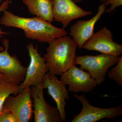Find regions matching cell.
Instances as JSON below:
<instances>
[{
  "mask_svg": "<svg viewBox=\"0 0 122 122\" xmlns=\"http://www.w3.org/2000/svg\"><path fill=\"white\" fill-rule=\"evenodd\" d=\"M0 23L5 26L21 29L26 38L37 40L42 43H48L68 34L63 28H57L40 18L21 17L7 10L3 12Z\"/></svg>",
  "mask_w": 122,
  "mask_h": 122,
  "instance_id": "6da1fadb",
  "label": "cell"
},
{
  "mask_svg": "<svg viewBox=\"0 0 122 122\" xmlns=\"http://www.w3.org/2000/svg\"><path fill=\"white\" fill-rule=\"evenodd\" d=\"M45 55L49 72L61 75L76 64L77 43L71 37L65 36L48 43Z\"/></svg>",
  "mask_w": 122,
  "mask_h": 122,
  "instance_id": "7a4b0ae2",
  "label": "cell"
},
{
  "mask_svg": "<svg viewBox=\"0 0 122 122\" xmlns=\"http://www.w3.org/2000/svg\"><path fill=\"white\" fill-rule=\"evenodd\" d=\"M119 58L117 56L103 54L79 56L76 57V64L88 72L95 80L97 86H99L105 81L108 69L117 62Z\"/></svg>",
  "mask_w": 122,
  "mask_h": 122,
  "instance_id": "3957f363",
  "label": "cell"
},
{
  "mask_svg": "<svg viewBox=\"0 0 122 122\" xmlns=\"http://www.w3.org/2000/svg\"><path fill=\"white\" fill-rule=\"evenodd\" d=\"M1 41L5 50L0 52V73L8 81L20 85L25 78L27 67L22 66L15 55L12 56L9 54L8 40L4 39Z\"/></svg>",
  "mask_w": 122,
  "mask_h": 122,
  "instance_id": "277c9868",
  "label": "cell"
},
{
  "mask_svg": "<svg viewBox=\"0 0 122 122\" xmlns=\"http://www.w3.org/2000/svg\"><path fill=\"white\" fill-rule=\"evenodd\" d=\"M30 57V62L27 67L25 78L20 85V93L26 87H30L43 82L44 77L49 72L45 58L41 56L31 42L27 45Z\"/></svg>",
  "mask_w": 122,
  "mask_h": 122,
  "instance_id": "5b68a950",
  "label": "cell"
},
{
  "mask_svg": "<svg viewBox=\"0 0 122 122\" xmlns=\"http://www.w3.org/2000/svg\"><path fill=\"white\" fill-rule=\"evenodd\" d=\"M81 102L82 109L80 113L74 117L72 122H95L104 118H114L122 115V107L101 108L93 106L84 94L73 95Z\"/></svg>",
  "mask_w": 122,
  "mask_h": 122,
  "instance_id": "8992f818",
  "label": "cell"
},
{
  "mask_svg": "<svg viewBox=\"0 0 122 122\" xmlns=\"http://www.w3.org/2000/svg\"><path fill=\"white\" fill-rule=\"evenodd\" d=\"M43 82L33 86L31 97L33 99L35 122H61V116L57 108L51 106L44 98Z\"/></svg>",
  "mask_w": 122,
  "mask_h": 122,
  "instance_id": "52a82bcc",
  "label": "cell"
},
{
  "mask_svg": "<svg viewBox=\"0 0 122 122\" xmlns=\"http://www.w3.org/2000/svg\"><path fill=\"white\" fill-rule=\"evenodd\" d=\"M31 88L26 87L16 96H9L2 107L12 111L18 122H28L32 118L33 102Z\"/></svg>",
  "mask_w": 122,
  "mask_h": 122,
  "instance_id": "ba28073f",
  "label": "cell"
},
{
  "mask_svg": "<svg viewBox=\"0 0 122 122\" xmlns=\"http://www.w3.org/2000/svg\"><path fill=\"white\" fill-rule=\"evenodd\" d=\"M82 48L87 50L95 51L103 54L117 56L122 53V45L114 41L111 31L105 26L94 33Z\"/></svg>",
  "mask_w": 122,
  "mask_h": 122,
  "instance_id": "9c48e42d",
  "label": "cell"
},
{
  "mask_svg": "<svg viewBox=\"0 0 122 122\" xmlns=\"http://www.w3.org/2000/svg\"><path fill=\"white\" fill-rule=\"evenodd\" d=\"M61 81L69 86L68 90L71 92L88 93L97 86L96 81L88 72L74 65L61 75Z\"/></svg>",
  "mask_w": 122,
  "mask_h": 122,
  "instance_id": "30bf717a",
  "label": "cell"
},
{
  "mask_svg": "<svg viewBox=\"0 0 122 122\" xmlns=\"http://www.w3.org/2000/svg\"><path fill=\"white\" fill-rule=\"evenodd\" d=\"M52 11L54 20L61 23L64 29L73 20L93 13L81 8L73 0H53Z\"/></svg>",
  "mask_w": 122,
  "mask_h": 122,
  "instance_id": "8fae6325",
  "label": "cell"
},
{
  "mask_svg": "<svg viewBox=\"0 0 122 122\" xmlns=\"http://www.w3.org/2000/svg\"><path fill=\"white\" fill-rule=\"evenodd\" d=\"M43 84L44 89H47V93L56 103L62 122H66V116L65 106L66 103L65 100L70 99L66 85L58 80L55 75L49 72L44 77Z\"/></svg>",
  "mask_w": 122,
  "mask_h": 122,
  "instance_id": "7c38bea8",
  "label": "cell"
},
{
  "mask_svg": "<svg viewBox=\"0 0 122 122\" xmlns=\"http://www.w3.org/2000/svg\"><path fill=\"white\" fill-rule=\"evenodd\" d=\"M106 7L104 4L100 5L97 13L92 18L87 20L77 21L71 27L70 36L77 43L79 49L82 48L93 34L95 24L105 12Z\"/></svg>",
  "mask_w": 122,
  "mask_h": 122,
  "instance_id": "4fadbf2b",
  "label": "cell"
},
{
  "mask_svg": "<svg viewBox=\"0 0 122 122\" xmlns=\"http://www.w3.org/2000/svg\"><path fill=\"white\" fill-rule=\"evenodd\" d=\"M22 2L32 15L50 23L54 22L53 0H22Z\"/></svg>",
  "mask_w": 122,
  "mask_h": 122,
  "instance_id": "5bb4252c",
  "label": "cell"
},
{
  "mask_svg": "<svg viewBox=\"0 0 122 122\" xmlns=\"http://www.w3.org/2000/svg\"><path fill=\"white\" fill-rule=\"evenodd\" d=\"M20 85L9 82L5 78H0V112L9 96H16L20 93Z\"/></svg>",
  "mask_w": 122,
  "mask_h": 122,
  "instance_id": "9a60e30c",
  "label": "cell"
},
{
  "mask_svg": "<svg viewBox=\"0 0 122 122\" xmlns=\"http://www.w3.org/2000/svg\"><path fill=\"white\" fill-rule=\"evenodd\" d=\"M117 65L110 70L108 74L109 78L116 82L119 86H122V57H119Z\"/></svg>",
  "mask_w": 122,
  "mask_h": 122,
  "instance_id": "2e32d148",
  "label": "cell"
},
{
  "mask_svg": "<svg viewBox=\"0 0 122 122\" xmlns=\"http://www.w3.org/2000/svg\"><path fill=\"white\" fill-rule=\"evenodd\" d=\"M0 122H18L12 111L2 107L0 112Z\"/></svg>",
  "mask_w": 122,
  "mask_h": 122,
  "instance_id": "e0dca14e",
  "label": "cell"
},
{
  "mask_svg": "<svg viewBox=\"0 0 122 122\" xmlns=\"http://www.w3.org/2000/svg\"><path fill=\"white\" fill-rule=\"evenodd\" d=\"M102 2L106 6L109 5H111L110 8L106 10V11L108 13H111L116 8L121 6L122 5V0H99Z\"/></svg>",
  "mask_w": 122,
  "mask_h": 122,
  "instance_id": "ac0fdd59",
  "label": "cell"
},
{
  "mask_svg": "<svg viewBox=\"0 0 122 122\" xmlns=\"http://www.w3.org/2000/svg\"><path fill=\"white\" fill-rule=\"evenodd\" d=\"M11 3V0H6L4 1L1 5L0 6V12H4L5 10H7L9 9V5ZM10 33L7 32L2 30L1 28H0V41L1 39L4 37L5 35H9Z\"/></svg>",
  "mask_w": 122,
  "mask_h": 122,
  "instance_id": "d6986e66",
  "label": "cell"
},
{
  "mask_svg": "<svg viewBox=\"0 0 122 122\" xmlns=\"http://www.w3.org/2000/svg\"><path fill=\"white\" fill-rule=\"evenodd\" d=\"M83 0H73V1L75 3L81 2V1H83Z\"/></svg>",
  "mask_w": 122,
  "mask_h": 122,
  "instance_id": "ffe728a7",
  "label": "cell"
},
{
  "mask_svg": "<svg viewBox=\"0 0 122 122\" xmlns=\"http://www.w3.org/2000/svg\"><path fill=\"white\" fill-rule=\"evenodd\" d=\"M5 50V48L4 46H0V51H2Z\"/></svg>",
  "mask_w": 122,
  "mask_h": 122,
  "instance_id": "44dd1931",
  "label": "cell"
},
{
  "mask_svg": "<svg viewBox=\"0 0 122 122\" xmlns=\"http://www.w3.org/2000/svg\"><path fill=\"white\" fill-rule=\"evenodd\" d=\"M5 78V76L3 75L0 73V78Z\"/></svg>",
  "mask_w": 122,
  "mask_h": 122,
  "instance_id": "7402d4cb",
  "label": "cell"
},
{
  "mask_svg": "<svg viewBox=\"0 0 122 122\" xmlns=\"http://www.w3.org/2000/svg\"><path fill=\"white\" fill-rule=\"evenodd\" d=\"M1 1H2V0H0V3L1 2Z\"/></svg>",
  "mask_w": 122,
  "mask_h": 122,
  "instance_id": "603a6c76",
  "label": "cell"
}]
</instances>
